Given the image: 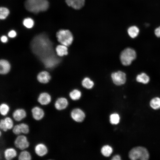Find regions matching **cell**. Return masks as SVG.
Masks as SVG:
<instances>
[{"instance_id":"obj_3","label":"cell","mask_w":160,"mask_h":160,"mask_svg":"<svg viewBox=\"0 0 160 160\" xmlns=\"http://www.w3.org/2000/svg\"><path fill=\"white\" fill-rule=\"evenodd\" d=\"M58 41L61 44L67 47L70 45L73 41V36L71 32L68 30L61 29L56 33Z\"/></svg>"},{"instance_id":"obj_24","label":"cell","mask_w":160,"mask_h":160,"mask_svg":"<svg viewBox=\"0 0 160 160\" xmlns=\"http://www.w3.org/2000/svg\"><path fill=\"white\" fill-rule=\"evenodd\" d=\"M150 105L151 107L154 109L160 108V98L156 97L153 98L150 101Z\"/></svg>"},{"instance_id":"obj_16","label":"cell","mask_w":160,"mask_h":160,"mask_svg":"<svg viewBox=\"0 0 160 160\" xmlns=\"http://www.w3.org/2000/svg\"><path fill=\"white\" fill-rule=\"evenodd\" d=\"M17 155L16 150L13 148L6 149L4 152V158L7 160H11L15 157Z\"/></svg>"},{"instance_id":"obj_28","label":"cell","mask_w":160,"mask_h":160,"mask_svg":"<svg viewBox=\"0 0 160 160\" xmlns=\"http://www.w3.org/2000/svg\"><path fill=\"white\" fill-rule=\"evenodd\" d=\"M34 23L33 20L30 18L25 19L23 22L24 25L28 28H32L33 26Z\"/></svg>"},{"instance_id":"obj_32","label":"cell","mask_w":160,"mask_h":160,"mask_svg":"<svg viewBox=\"0 0 160 160\" xmlns=\"http://www.w3.org/2000/svg\"><path fill=\"white\" fill-rule=\"evenodd\" d=\"M0 128L4 132H6L8 130L5 124L4 119H1L0 120Z\"/></svg>"},{"instance_id":"obj_1","label":"cell","mask_w":160,"mask_h":160,"mask_svg":"<svg viewBox=\"0 0 160 160\" xmlns=\"http://www.w3.org/2000/svg\"><path fill=\"white\" fill-rule=\"evenodd\" d=\"M24 5L28 11L36 14L47 10L49 3L47 0H26Z\"/></svg>"},{"instance_id":"obj_19","label":"cell","mask_w":160,"mask_h":160,"mask_svg":"<svg viewBox=\"0 0 160 160\" xmlns=\"http://www.w3.org/2000/svg\"><path fill=\"white\" fill-rule=\"evenodd\" d=\"M139 28L135 26H132L129 27L127 30L129 36L132 38L137 36L139 33Z\"/></svg>"},{"instance_id":"obj_23","label":"cell","mask_w":160,"mask_h":160,"mask_svg":"<svg viewBox=\"0 0 160 160\" xmlns=\"http://www.w3.org/2000/svg\"><path fill=\"white\" fill-rule=\"evenodd\" d=\"M31 157L30 153L28 151L23 150L20 153L18 159L19 160H30Z\"/></svg>"},{"instance_id":"obj_29","label":"cell","mask_w":160,"mask_h":160,"mask_svg":"<svg viewBox=\"0 0 160 160\" xmlns=\"http://www.w3.org/2000/svg\"><path fill=\"white\" fill-rule=\"evenodd\" d=\"M6 126L8 129H10L13 127V122L12 119L9 117H7L4 119Z\"/></svg>"},{"instance_id":"obj_36","label":"cell","mask_w":160,"mask_h":160,"mask_svg":"<svg viewBox=\"0 0 160 160\" xmlns=\"http://www.w3.org/2000/svg\"><path fill=\"white\" fill-rule=\"evenodd\" d=\"M121 159V157L119 155H116L114 156L111 159V160H120Z\"/></svg>"},{"instance_id":"obj_21","label":"cell","mask_w":160,"mask_h":160,"mask_svg":"<svg viewBox=\"0 0 160 160\" xmlns=\"http://www.w3.org/2000/svg\"><path fill=\"white\" fill-rule=\"evenodd\" d=\"M81 95L80 91L77 89H74L70 92L69 95L72 100H76L80 98Z\"/></svg>"},{"instance_id":"obj_5","label":"cell","mask_w":160,"mask_h":160,"mask_svg":"<svg viewBox=\"0 0 160 160\" xmlns=\"http://www.w3.org/2000/svg\"><path fill=\"white\" fill-rule=\"evenodd\" d=\"M111 77L114 83L117 85L124 84L126 81V74L121 71L112 73L111 75Z\"/></svg>"},{"instance_id":"obj_35","label":"cell","mask_w":160,"mask_h":160,"mask_svg":"<svg viewBox=\"0 0 160 160\" xmlns=\"http://www.w3.org/2000/svg\"><path fill=\"white\" fill-rule=\"evenodd\" d=\"M1 41L2 43H6L8 41L7 37L5 36H2L1 37Z\"/></svg>"},{"instance_id":"obj_9","label":"cell","mask_w":160,"mask_h":160,"mask_svg":"<svg viewBox=\"0 0 160 160\" xmlns=\"http://www.w3.org/2000/svg\"><path fill=\"white\" fill-rule=\"evenodd\" d=\"M31 112L33 117L37 121L41 119L44 115V112L43 109L38 106L33 107Z\"/></svg>"},{"instance_id":"obj_6","label":"cell","mask_w":160,"mask_h":160,"mask_svg":"<svg viewBox=\"0 0 160 160\" xmlns=\"http://www.w3.org/2000/svg\"><path fill=\"white\" fill-rule=\"evenodd\" d=\"M15 146L22 150L27 148L29 146V143L27 137L23 135L18 136L14 141Z\"/></svg>"},{"instance_id":"obj_4","label":"cell","mask_w":160,"mask_h":160,"mask_svg":"<svg viewBox=\"0 0 160 160\" xmlns=\"http://www.w3.org/2000/svg\"><path fill=\"white\" fill-rule=\"evenodd\" d=\"M135 51L130 48H127L123 50L120 55V59L122 64L124 65H130L136 58Z\"/></svg>"},{"instance_id":"obj_2","label":"cell","mask_w":160,"mask_h":160,"mask_svg":"<svg viewBox=\"0 0 160 160\" xmlns=\"http://www.w3.org/2000/svg\"><path fill=\"white\" fill-rule=\"evenodd\" d=\"M129 157L133 160H147L149 158V154L148 151L145 147L137 146L131 150L129 153Z\"/></svg>"},{"instance_id":"obj_37","label":"cell","mask_w":160,"mask_h":160,"mask_svg":"<svg viewBox=\"0 0 160 160\" xmlns=\"http://www.w3.org/2000/svg\"><path fill=\"white\" fill-rule=\"evenodd\" d=\"M0 136H1V131H0Z\"/></svg>"},{"instance_id":"obj_14","label":"cell","mask_w":160,"mask_h":160,"mask_svg":"<svg viewBox=\"0 0 160 160\" xmlns=\"http://www.w3.org/2000/svg\"><path fill=\"white\" fill-rule=\"evenodd\" d=\"M36 154L41 157L46 155L48 152V149L46 145L43 143H39L37 144L34 148Z\"/></svg>"},{"instance_id":"obj_18","label":"cell","mask_w":160,"mask_h":160,"mask_svg":"<svg viewBox=\"0 0 160 160\" xmlns=\"http://www.w3.org/2000/svg\"><path fill=\"white\" fill-rule=\"evenodd\" d=\"M113 151L112 147L108 145H105L102 147L101 152L102 154L105 157H108L110 156Z\"/></svg>"},{"instance_id":"obj_13","label":"cell","mask_w":160,"mask_h":160,"mask_svg":"<svg viewBox=\"0 0 160 160\" xmlns=\"http://www.w3.org/2000/svg\"><path fill=\"white\" fill-rule=\"evenodd\" d=\"M65 1L69 6L76 9H81L85 4V0H65Z\"/></svg>"},{"instance_id":"obj_15","label":"cell","mask_w":160,"mask_h":160,"mask_svg":"<svg viewBox=\"0 0 160 160\" xmlns=\"http://www.w3.org/2000/svg\"><path fill=\"white\" fill-rule=\"evenodd\" d=\"M26 116V111L22 108H18L15 110L12 113V117L16 121H19L25 118Z\"/></svg>"},{"instance_id":"obj_33","label":"cell","mask_w":160,"mask_h":160,"mask_svg":"<svg viewBox=\"0 0 160 160\" xmlns=\"http://www.w3.org/2000/svg\"><path fill=\"white\" fill-rule=\"evenodd\" d=\"M8 35L10 38H14L16 36L17 33L15 31L12 30L9 32Z\"/></svg>"},{"instance_id":"obj_25","label":"cell","mask_w":160,"mask_h":160,"mask_svg":"<svg viewBox=\"0 0 160 160\" xmlns=\"http://www.w3.org/2000/svg\"><path fill=\"white\" fill-rule=\"evenodd\" d=\"M9 106L6 103H3L0 105V112L1 114L3 116L6 115L9 111Z\"/></svg>"},{"instance_id":"obj_17","label":"cell","mask_w":160,"mask_h":160,"mask_svg":"<svg viewBox=\"0 0 160 160\" xmlns=\"http://www.w3.org/2000/svg\"><path fill=\"white\" fill-rule=\"evenodd\" d=\"M55 50L57 55L60 57L66 55L68 53L67 46L62 44L57 45Z\"/></svg>"},{"instance_id":"obj_26","label":"cell","mask_w":160,"mask_h":160,"mask_svg":"<svg viewBox=\"0 0 160 160\" xmlns=\"http://www.w3.org/2000/svg\"><path fill=\"white\" fill-rule=\"evenodd\" d=\"M110 121L112 124H118L120 121L119 115L117 113H113L110 116Z\"/></svg>"},{"instance_id":"obj_30","label":"cell","mask_w":160,"mask_h":160,"mask_svg":"<svg viewBox=\"0 0 160 160\" xmlns=\"http://www.w3.org/2000/svg\"><path fill=\"white\" fill-rule=\"evenodd\" d=\"M21 133L24 134H27L28 133L29 131L28 126L25 123H21L19 124Z\"/></svg>"},{"instance_id":"obj_10","label":"cell","mask_w":160,"mask_h":160,"mask_svg":"<svg viewBox=\"0 0 160 160\" xmlns=\"http://www.w3.org/2000/svg\"><path fill=\"white\" fill-rule=\"evenodd\" d=\"M68 100L65 98L60 97L56 100L54 105L57 110L60 111L66 108L68 106Z\"/></svg>"},{"instance_id":"obj_27","label":"cell","mask_w":160,"mask_h":160,"mask_svg":"<svg viewBox=\"0 0 160 160\" xmlns=\"http://www.w3.org/2000/svg\"><path fill=\"white\" fill-rule=\"evenodd\" d=\"M9 14V11L7 8L1 7L0 8V18L1 20L5 19Z\"/></svg>"},{"instance_id":"obj_34","label":"cell","mask_w":160,"mask_h":160,"mask_svg":"<svg viewBox=\"0 0 160 160\" xmlns=\"http://www.w3.org/2000/svg\"><path fill=\"white\" fill-rule=\"evenodd\" d=\"M154 33L156 36L158 37H160V26L155 29Z\"/></svg>"},{"instance_id":"obj_12","label":"cell","mask_w":160,"mask_h":160,"mask_svg":"<svg viewBox=\"0 0 160 160\" xmlns=\"http://www.w3.org/2000/svg\"><path fill=\"white\" fill-rule=\"evenodd\" d=\"M11 65L9 62L5 59L0 60V73L5 75L8 73L11 69Z\"/></svg>"},{"instance_id":"obj_22","label":"cell","mask_w":160,"mask_h":160,"mask_svg":"<svg viewBox=\"0 0 160 160\" xmlns=\"http://www.w3.org/2000/svg\"><path fill=\"white\" fill-rule=\"evenodd\" d=\"M82 84L83 87L87 89H91L94 85L93 82L89 78H85L82 81Z\"/></svg>"},{"instance_id":"obj_8","label":"cell","mask_w":160,"mask_h":160,"mask_svg":"<svg viewBox=\"0 0 160 160\" xmlns=\"http://www.w3.org/2000/svg\"><path fill=\"white\" fill-rule=\"evenodd\" d=\"M51 78L49 73L46 71L39 73L37 76V79L40 83L45 84L49 82Z\"/></svg>"},{"instance_id":"obj_7","label":"cell","mask_w":160,"mask_h":160,"mask_svg":"<svg viewBox=\"0 0 160 160\" xmlns=\"http://www.w3.org/2000/svg\"><path fill=\"white\" fill-rule=\"evenodd\" d=\"M71 116L73 120L75 121L81 122L84 119L85 115L82 110L79 108H76L71 111Z\"/></svg>"},{"instance_id":"obj_11","label":"cell","mask_w":160,"mask_h":160,"mask_svg":"<svg viewBox=\"0 0 160 160\" xmlns=\"http://www.w3.org/2000/svg\"><path fill=\"white\" fill-rule=\"evenodd\" d=\"M51 100L50 95L46 92L40 93L38 98V102L41 105H47L50 103Z\"/></svg>"},{"instance_id":"obj_20","label":"cell","mask_w":160,"mask_h":160,"mask_svg":"<svg viewBox=\"0 0 160 160\" xmlns=\"http://www.w3.org/2000/svg\"><path fill=\"white\" fill-rule=\"evenodd\" d=\"M136 79L138 82L146 84L149 81V78L146 74L143 73L138 75L136 77Z\"/></svg>"},{"instance_id":"obj_31","label":"cell","mask_w":160,"mask_h":160,"mask_svg":"<svg viewBox=\"0 0 160 160\" xmlns=\"http://www.w3.org/2000/svg\"><path fill=\"white\" fill-rule=\"evenodd\" d=\"M12 132L16 135H19L21 133L19 124H16L13 127Z\"/></svg>"}]
</instances>
